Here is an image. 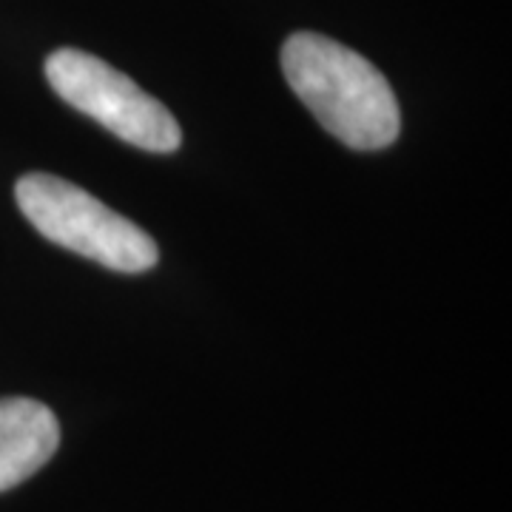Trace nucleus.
I'll list each match as a JSON object with an SVG mask.
<instances>
[{"mask_svg": "<svg viewBox=\"0 0 512 512\" xmlns=\"http://www.w3.org/2000/svg\"><path fill=\"white\" fill-rule=\"evenodd\" d=\"M282 72L319 126L356 151L396 143L399 100L367 57L316 32H296L282 46Z\"/></svg>", "mask_w": 512, "mask_h": 512, "instance_id": "f257e3e1", "label": "nucleus"}, {"mask_svg": "<svg viewBox=\"0 0 512 512\" xmlns=\"http://www.w3.org/2000/svg\"><path fill=\"white\" fill-rule=\"evenodd\" d=\"M15 200L37 234L111 271L143 274L160 259L157 242L143 228L55 174L35 171L20 177Z\"/></svg>", "mask_w": 512, "mask_h": 512, "instance_id": "f03ea898", "label": "nucleus"}, {"mask_svg": "<svg viewBox=\"0 0 512 512\" xmlns=\"http://www.w3.org/2000/svg\"><path fill=\"white\" fill-rule=\"evenodd\" d=\"M43 69L57 97L128 146L171 154L183 143L177 117L106 60L80 49H57L46 57Z\"/></svg>", "mask_w": 512, "mask_h": 512, "instance_id": "7ed1b4c3", "label": "nucleus"}, {"mask_svg": "<svg viewBox=\"0 0 512 512\" xmlns=\"http://www.w3.org/2000/svg\"><path fill=\"white\" fill-rule=\"evenodd\" d=\"M60 444V424L35 399H0V493L12 490L46 467Z\"/></svg>", "mask_w": 512, "mask_h": 512, "instance_id": "20e7f679", "label": "nucleus"}]
</instances>
